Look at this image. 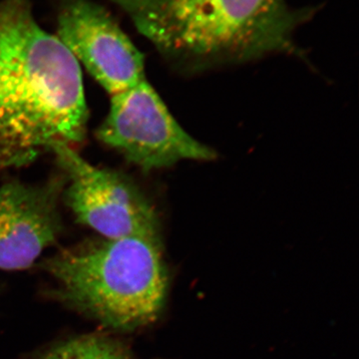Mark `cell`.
I'll use <instances>...</instances> for the list:
<instances>
[{"label":"cell","mask_w":359,"mask_h":359,"mask_svg":"<svg viewBox=\"0 0 359 359\" xmlns=\"http://www.w3.org/2000/svg\"><path fill=\"white\" fill-rule=\"evenodd\" d=\"M65 176L46 184L9 181L0 186V269L30 268L62 233L59 205Z\"/></svg>","instance_id":"cell-7"},{"label":"cell","mask_w":359,"mask_h":359,"mask_svg":"<svg viewBox=\"0 0 359 359\" xmlns=\"http://www.w3.org/2000/svg\"><path fill=\"white\" fill-rule=\"evenodd\" d=\"M96 137L146 172L169 168L182 160L217 157L212 149L180 126L147 78L110 96L109 111Z\"/></svg>","instance_id":"cell-5"},{"label":"cell","mask_w":359,"mask_h":359,"mask_svg":"<svg viewBox=\"0 0 359 359\" xmlns=\"http://www.w3.org/2000/svg\"><path fill=\"white\" fill-rule=\"evenodd\" d=\"M56 36L110 96L145 79V56L93 0H58Z\"/></svg>","instance_id":"cell-6"},{"label":"cell","mask_w":359,"mask_h":359,"mask_svg":"<svg viewBox=\"0 0 359 359\" xmlns=\"http://www.w3.org/2000/svg\"><path fill=\"white\" fill-rule=\"evenodd\" d=\"M88 119L76 59L29 0H0V178L55 146L79 150Z\"/></svg>","instance_id":"cell-1"},{"label":"cell","mask_w":359,"mask_h":359,"mask_svg":"<svg viewBox=\"0 0 359 359\" xmlns=\"http://www.w3.org/2000/svg\"><path fill=\"white\" fill-rule=\"evenodd\" d=\"M157 50L190 69L297 51L313 8L287 0H111Z\"/></svg>","instance_id":"cell-2"},{"label":"cell","mask_w":359,"mask_h":359,"mask_svg":"<svg viewBox=\"0 0 359 359\" xmlns=\"http://www.w3.org/2000/svg\"><path fill=\"white\" fill-rule=\"evenodd\" d=\"M42 269L68 308L117 332L157 320L168 290L161 238L92 241L59 250Z\"/></svg>","instance_id":"cell-3"},{"label":"cell","mask_w":359,"mask_h":359,"mask_svg":"<svg viewBox=\"0 0 359 359\" xmlns=\"http://www.w3.org/2000/svg\"><path fill=\"white\" fill-rule=\"evenodd\" d=\"M34 359H137L120 340L104 334H85L55 344Z\"/></svg>","instance_id":"cell-8"},{"label":"cell","mask_w":359,"mask_h":359,"mask_svg":"<svg viewBox=\"0 0 359 359\" xmlns=\"http://www.w3.org/2000/svg\"><path fill=\"white\" fill-rule=\"evenodd\" d=\"M50 154L65 178L63 202L78 223L107 240L161 238L156 208L133 180L94 166L70 146H55Z\"/></svg>","instance_id":"cell-4"}]
</instances>
